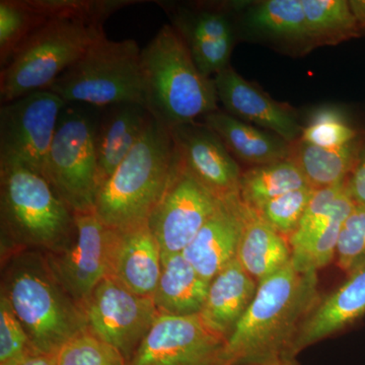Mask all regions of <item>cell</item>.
Returning a JSON list of instances; mask_svg holds the SVG:
<instances>
[{
    "mask_svg": "<svg viewBox=\"0 0 365 365\" xmlns=\"http://www.w3.org/2000/svg\"><path fill=\"white\" fill-rule=\"evenodd\" d=\"M321 297L318 272H299L290 263L259 282L253 302L227 340L232 365L297 359L295 341Z\"/></svg>",
    "mask_w": 365,
    "mask_h": 365,
    "instance_id": "1",
    "label": "cell"
},
{
    "mask_svg": "<svg viewBox=\"0 0 365 365\" xmlns=\"http://www.w3.org/2000/svg\"><path fill=\"white\" fill-rule=\"evenodd\" d=\"M36 351L54 356L85 332V313L53 273L46 253L16 252L1 258V287Z\"/></svg>",
    "mask_w": 365,
    "mask_h": 365,
    "instance_id": "2",
    "label": "cell"
},
{
    "mask_svg": "<svg viewBox=\"0 0 365 365\" xmlns=\"http://www.w3.org/2000/svg\"><path fill=\"white\" fill-rule=\"evenodd\" d=\"M140 66L146 109L168 128L198 122L220 110L213 78L201 73L170 24L141 49Z\"/></svg>",
    "mask_w": 365,
    "mask_h": 365,
    "instance_id": "3",
    "label": "cell"
},
{
    "mask_svg": "<svg viewBox=\"0 0 365 365\" xmlns=\"http://www.w3.org/2000/svg\"><path fill=\"white\" fill-rule=\"evenodd\" d=\"M176 163L170 129L153 117L143 137L98 189L96 215L112 230L146 225Z\"/></svg>",
    "mask_w": 365,
    "mask_h": 365,
    "instance_id": "4",
    "label": "cell"
},
{
    "mask_svg": "<svg viewBox=\"0 0 365 365\" xmlns=\"http://www.w3.org/2000/svg\"><path fill=\"white\" fill-rule=\"evenodd\" d=\"M1 258L25 250L54 253L76 234V213L43 175L0 170Z\"/></svg>",
    "mask_w": 365,
    "mask_h": 365,
    "instance_id": "5",
    "label": "cell"
},
{
    "mask_svg": "<svg viewBox=\"0 0 365 365\" xmlns=\"http://www.w3.org/2000/svg\"><path fill=\"white\" fill-rule=\"evenodd\" d=\"M104 35L103 26L78 19L53 18L46 21L2 67L1 104L34 91L48 90L95 41Z\"/></svg>",
    "mask_w": 365,
    "mask_h": 365,
    "instance_id": "6",
    "label": "cell"
},
{
    "mask_svg": "<svg viewBox=\"0 0 365 365\" xmlns=\"http://www.w3.org/2000/svg\"><path fill=\"white\" fill-rule=\"evenodd\" d=\"M141 49L135 40L95 41L48 91L66 103L106 108L135 103L145 106Z\"/></svg>",
    "mask_w": 365,
    "mask_h": 365,
    "instance_id": "7",
    "label": "cell"
},
{
    "mask_svg": "<svg viewBox=\"0 0 365 365\" xmlns=\"http://www.w3.org/2000/svg\"><path fill=\"white\" fill-rule=\"evenodd\" d=\"M100 111L93 106L66 103L46 160V179L74 213L95 208Z\"/></svg>",
    "mask_w": 365,
    "mask_h": 365,
    "instance_id": "8",
    "label": "cell"
},
{
    "mask_svg": "<svg viewBox=\"0 0 365 365\" xmlns=\"http://www.w3.org/2000/svg\"><path fill=\"white\" fill-rule=\"evenodd\" d=\"M66 103L48 90L34 91L0 108V170L23 169L44 176L46 160Z\"/></svg>",
    "mask_w": 365,
    "mask_h": 365,
    "instance_id": "9",
    "label": "cell"
},
{
    "mask_svg": "<svg viewBox=\"0 0 365 365\" xmlns=\"http://www.w3.org/2000/svg\"><path fill=\"white\" fill-rule=\"evenodd\" d=\"M86 330L114 347L126 362L160 316L153 297H141L106 277L85 309Z\"/></svg>",
    "mask_w": 365,
    "mask_h": 365,
    "instance_id": "10",
    "label": "cell"
},
{
    "mask_svg": "<svg viewBox=\"0 0 365 365\" xmlns=\"http://www.w3.org/2000/svg\"><path fill=\"white\" fill-rule=\"evenodd\" d=\"M126 365H232L227 340L199 316H158Z\"/></svg>",
    "mask_w": 365,
    "mask_h": 365,
    "instance_id": "11",
    "label": "cell"
},
{
    "mask_svg": "<svg viewBox=\"0 0 365 365\" xmlns=\"http://www.w3.org/2000/svg\"><path fill=\"white\" fill-rule=\"evenodd\" d=\"M220 201L184 169L176 153L169 185L148 220L163 254L182 253L213 215Z\"/></svg>",
    "mask_w": 365,
    "mask_h": 365,
    "instance_id": "12",
    "label": "cell"
},
{
    "mask_svg": "<svg viewBox=\"0 0 365 365\" xmlns=\"http://www.w3.org/2000/svg\"><path fill=\"white\" fill-rule=\"evenodd\" d=\"M170 25L184 40L192 58L206 78L227 68L235 45L237 21L230 4L155 1Z\"/></svg>",
    "mask_w": 365,
    "mask_h": 365,
    "instance_id": "13",
    "label": "cell"
},
{
    "mask_svg": "<svg viewBox=\"0 0 365 365\" xmlns=\"http://www.w3.org/2000/svg\"><path fill=\"white\" fill-rule=\"evenodd\" d=\"M76 234L64 248L46 253L60 284L81 309L107 276L108 227L95 211L76 213Z\"/></svg>",
    "mask_w": 365,
    "mask_h": 365,
    "instance_id": "14",
    "label": "cell"
},
{
    "mask_svg": "<svg viewBox=\"0 0 365 365\" xmlns=\"http://www.w3.org/2000/svg\"><path fill=\"white\" fill-rule=\"evenodd\" d=\"M185 170L220 199L240 196L242 170L220 137L200 122L170 129Z\"/></svg>",
    "mask_w": 365,
    "mask_h": 365,
    "instance_id": "15",
    "label": "cell"
},
{
    "mask_svg": "<svg viewBox=\"0 0 365 365\" xmlns=\"http://www.w3.org/2000/svg\"><path fill=\"white\" fill-rule=\"evenodd\" d=\"M108 230L106 277L135 294L153 297L162 272L163 252L148 223Z\"/></svg>",
    "mask_w": 365,
    "mask_h": 365,
    "instance_id": "16",
    "label": "cell"
},
{
    "mask_svg": "<svg viewBox=\"0 0 365 365\" xmlns=\"http://www.w3.org/2000/svg\"><path fill=\"white\" fill-rule=\"evenodd\" d=\"M218 101L228 114L246 123L294 143L302 136L304 127L289 108L275 102L228 66L213 78Z\"/></svg>",
    "mask_w": 365,
    "mask_h": 365,
    "instance_id": "17",
    "label": "cell"
},
{
    "mask_svg": "<svg viewBox=\"0 0 365 365\" xmlns=\"http://www.w3.org/2000/svg\"><path fill=\"white\" fill-rule=\"evenodd\" d=\"M246 213L240 196L220 200L213 215L182 252L208 282L237 259Z\"/></svg>",
    "mask_w": 365,
    "mask_h": 365,
    "instance_id": "18",
    "label": "cell"
},
{
    "mask_svg": "<svg viewBox=\"0 0 365 365\" xmlns=\"http://www.w3.org/2000/svg\"><path fill=\"white\" fill-rule=\"evenodd\" d=\"M365 314V267L348 274L347 280L333 292L321 297L302 324L294 355L336 335Z\"/></svg>",
    "mask_w": 365,
    "mask_h": 365,
    "instance_id": "19",
    "label": "cell"
},
{
    "mask_svg": "<svg viewBox=\"0 0 365 365\" xmlns=\"http://www.w3.org/2000/svg\"><path fill=\"white\" fill-rule=\"evenodd\" d=\"M151 119L145 106L135 103L101 108L97 131L98 189L138 143Z\"/></svg>",
    "mask_w": 365,
    "mask_h": 365,
    "instance_id": "20",
    "label": "cell"
},
{
    "mask_svg": "<svg viewBox=\"0 0 365 365\" xmlns=\"http://www.w3.org/2000/svg\"><path fill=\"white\" fill-rule=\"evenodd\" d=\"M258 282L237 259L210 281L200 317L213 333L230 339L256 297Z\"/></svg>",
    "mask_w": 365,
    "mask_h": 365,
    "instance_id": "21",
    "label": "cell"
},
{
    "mask_svg": "<svg viewBox=\"0 0 365 365\" xmlns=\"http://www.w3.org/2000/svg\"><path fill=\"white\" fill-rule=\"evenodd\" d=\"M241 26L255 37L289 52L313 50L302 0H266L242 11Z\"/></svg>",
    "mask_w": 365,
    "mask_h": 365,
    "instance_id": "22",
    "label": "cell"
},
{
    "mask_svg": "<svg viewBox=\"0 0 365 365\" xmlns=\"http://www.w3.org/2000/svg\"><path fill=\"white\" fill-rule=\"evenodd\" d=\"M208 126L232 157L252 167L287 160L290 143L281 137L252 126L227 112L220 110L203 118Z\"/></svg>",
    "mask_w": 365,
    "mask_h": 365,
    "instance_id": "23",
    "label": "cell"
},
{
    "mask_svg": "<svg viewBox=\"0 0 365 365\" xmlns=\"http://www.w3.org/2000/svg\"><path fill=\"white\" fill-rule=\"evenodd\" d=\"M209 285L210 282L197 272L182 253L163 254L162 272L153 297L158 314L199 316Z\"/></svg>",
    "mask_w": 365,
    "mask_h": 365,
    "instance_id": "24",
    "label": "cell"
},
{
    "mask_svg": "<svg viewBox=\"0 0 365 365\" xmlns=\"http://www.w3.org/2000/svg\"><path fill=\"white\" fill-rule=\"evenodd\" d=\"M246 208L237 260L259 283L290 263L292 249L287 237L274 230L253 209Z\"/></svg>",
    "mask_w": 365,
    "mask_h": 365,
    "instance_id": "25",
    "label": "cell"
},
{
    "mask_svg": "<svg viewBox=\"0 0 365 365\" xmlns=\"http://www.w3.org/2000/svg\"><path fill=\"white\" fill-rule=\"evenodd\" d=\"M360 135L340 148H326L304 143H290L289 160L299 168L311 188L318 190L344 184L354 167Z\"/></svg>",
    "mask_w": 365,
    "mask_h": 365,
    "instance_id": "26",
    "label": "cell"
},
{
    "mask_svg": "<svg viewBox=\"0 0 365 365\" xmlns=\"http://www.w3.org/2000/svg\"><path fill=\"white\" fill-rule=\"evenodd\" d=\"M309 187L306 178L289 158L252 167L242 173L240 198L247 207L257 210L288 192Z\"/></svg>",
    "mask_w": 365,
    "mask_h": 365,
    "instance_id": "27",
    "label": "cell"
},
{
    "mask_svg": "<svg viewBox=\"0 0 365 365\" xmlns=\"http://www.w3.org/2000/svg\"><path fill=\"white\" fill-rule=\"evenodd\" d=\"M312 47L334 46L360 36L349 1L302 0Z\"/></svg>",
    "mask_w": 365,
    "mask_h": 365,
    "instance_id": "28",
    "label": "cell"
},
{
    "mask_svg": "<svg viewBox=\"0 0 365 365\" xmlns=\"http://www.w3.org/2000/svg\"><path fill=\"white\" fill-rule=\"evenodd\" d=\"M350 213L337 216L332 222L304 237L288 240L292 267L302 273L318 272L336 259L341 227Z\"/></svg>",
    "mask_w": 365,
    "mask_h": 365,
    "instance_id": "29",
    "label": "cell"
},
{
    "mask_svg": "<svg viewBox=\"0 0 365 365\" xmlns=\"http://www.w3.org/2000/svg\"><path fill=\"white\" fill-rule=\"evenodd\" d=\"M29 0L0 1V67H4L16 50L46 21Z\"/></svg>",
    "mask_w": 365,
    "mask_h": 365,
    "instance_id": "30",
    "label": "cell"
},
{
    "mask_svg": "<svg viewBox=\"0 0 365 365\" xmlns=\"http://www.w3.org/2000/svg\"><path fill=\"white\" fill-rule=\"evenodd\" d=\"M31 6L48 19H78L104 25L113 14L137 4H144L143 0H29Z\"/></svg>",
    "mask_w": 365,
    "mask_h": 365,
    "instance_id": "31",
    "label": "cell"
},
{
    "mask_svg": "<svg viewBox=\"0 0 365 365\" xmlns=\"http://www.w3.org/2000/svg\"><path fill=\"white\" fill-rule=\"evenodd\" d=\"M359 136L339 110L327 107L313 113L302 129L299 140L321 148H335L352 143Z\"/></svg>",
    "mask_w": 365,
    "mask_h": 365,
    "instance_id": "32",
    "label": "cell"
},
{
    "mask_svg": "<svg viewBox=\"0 0 365 365\" xmlns=\"http://www.w3.org/2000/svg\"><path fill=\"white\" fill-rule=\"evenodd\" d=\"M53 359L55 365H126L119 351L88 330L62 346Z\"/></svg>",
    "mask_w": 365,
    "mask_h": 365,
    "instance_id": "33",
    "label": "cell"
},
{
    "mask_svg": "<svg viewBox=\"0 0 365 365\" xmlns=\"http://www.w3.org/2000/svg\"><path fill=\"white\" fill-rule=\"evenodd\" d=\"M314 191L311 187H304L288 192L255 211L288 240L299 227Z\"/></svg>",
    "mask_w": 365,
    "mask_h": 365,
    "instance_id": "34",
    "label": "cell"
},
{
    "mask_svg": "<svg viewBox=\"0 0 365 365\" xmlns=\"http://www.w3.org/2000/svg\"><path fill=\"white\" fill-rule=\"evenodd\" d=\"M336 260L338 266L347 274L365 267V205L355 204L343 223Z\"/></svg>",
    "mask_w": 365,
    "mask_h": 365,
    "instance_id": "35",
    "label": "cell"
},
{
    "mask_svg": "<svg viewBox=\"0 0 365 365\" xmlns=\"http://www.w3.org/2000/svg\"><path fill=\"white\" fill-rule=\"evenodd\" d=\"M36 351L13 307L0 294V365H11Z\"/></svg>",
    "mask_w": 365,
    "mask_h": 365,
    "instance_id": "36",
    "label": "cell"
},
{
    "mask_svg": "<svg viewBox=\"0 0 365 365\" xmlns=\"http://www.w3.org/2000/svg\"><path fill=\"white\" fill-rule=\"evenodd\" d=\"M345 187L355 204L365 205V135L360 136L359 153Z\"/></svg>",
    "mask_w": 365,
    "mask_h": 365,
    "instance_id": "37",
    "label": "cell"
},
{
    "mask_svg": "<svg viewBox=\"0 0 365 365\" xmlns=\"http://www.w3.org/2000/svg\"><path fill=\"white\" fill-rule=\"evenodd\" d=\"M11 365H55L54 359L51 355L43 354L40 352H34L25 359Z\"/></svg>",
    "mask_w": 365,
    "mask_h": 365,
    "instance_id": "38",
    "label": "cell"
},
{
    "mask_svg": "<svg viewBox=\"0 0 365 365\" xmlns=\"http://www.w3.org/2000/svg\"><path fill=\"white\" fill-rule=\"evenodd\" d=\"M349 4L356 19L360 36L365 37V0H351Z\"/></svg>",
    "mask_w": 365,
    "mask_h": 365,
    "instance_id": "39",
    "label": "cell"
},
{
    "mask_svg": "<svg viewBox=\"0 0 365 365\" xmlns=\"http://www.w3.org/2000/svg\"><path fill=\"white\" fill-rule=\"evenodd\" d=\"M241 365H299L297 359H282L272 360V361L258 362V364H248Z\"/></svg>",
    "mask_w": 365,
    "mask_h": 365,
    "instance_id": "40",
    "label": "cell"
}]
</instances>
